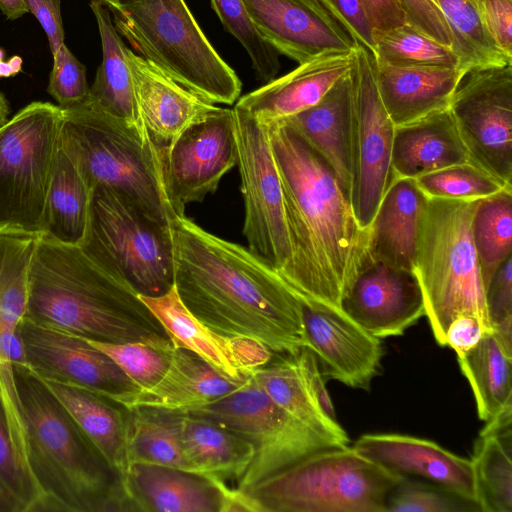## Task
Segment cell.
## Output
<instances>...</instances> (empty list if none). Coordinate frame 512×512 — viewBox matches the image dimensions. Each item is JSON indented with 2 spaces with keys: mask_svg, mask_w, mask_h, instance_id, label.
<instances>
[{
  "mask_svg": "<svg viewBox=\"0 0 512 512\" xmlns=\"http://www.w3.org/2000/svg\"><path fill=\"white\" fill-rule=\"evenodd\" d=\"M102 4H104L109 10L116 8L120 2V0H98Z\"/></svg>",
  "mask_w": 512,
  "mask_h": 512,
  "instance_id": "obj_59",
  "label": "cell"
},
{
  "mask_svg": "<svg viewBox=\"0 0 512 512\" xmlns=\"http://www.w3.org/2000/svg\"><path fill=\"white\" fill-rule=\"evenodd\" d=\"M415 181L428 198L475 200L509 188L471 162L421 175Z\"/></svg>",
  "mask_w": 512,
  "mask_h": 512,
  "instance_id": "obj_45",
  "label": "cell"
},
{
  "mask_svg": "<svg viewBox=\"0 0 512 512\" xmlns=\"http://www.w3.org/2000/svg\"><path fill=\"white\" fill-rule=\"evenodd\" d=\"M0 10L9 20H15L28 13L25 0H0Z\"/></svg>",
  "mask_w": 512,
  "mask_h": 512,
  "instance_id": "obj_55",
  "label": "cell"
},
{
  "mask_svg": "<svg viewBox=\"0 0 512 512\" xmlns=\"http://www.w3.org/2000/svg\"><path fill=\"white\" fill-rule=\"evenodd\" d=\"M14 376L43 512L129 511L121 477L42 379L25 363Z\"/></svg>",
  "mask_w": 512,
  "mask_h": 512,
  "instance_id": "obj_4",
  "label": "cell"
},
{
  "mask_svg": "<svg viewBox=\"0 0 512 512\" xmlns=\"http://www.w3.org/2000/svg\"><path fill=\"white\" fill-rule=\"evenodd\" d=\"M486 332L480 321L471 315H460L447 327L445 346L451 347L457 357H461L474 348Z\"/></svg>",
  "mask_w": 512,
  "mask_h": 512,
  "instance_id": "obj_53",
  "label": "cell"
},
{
  "mask_svg": "<svg viewBox=\"0 0 512 512\" xmlns=\"http://www.w3.org/2000/svg\"><path fill=\"white\" fill-rule=\"evenodd\" d=\"M22 68V59L13 56L8 62L0 61V77H12L18 74Z\"/></svg>",
  "mask_w": 512,
  "mask_h": 512,
  "instance_id": "obj_57",
  "label": "cell"
},
{
  "mask_svg": "<svg viewBox=\"0 0 512 512\" xmlns=\"http://www.w3.org/2000/svg\"><path fill=\"white\" fill-rule=\"evenodd\" d=\"M114 25L171 79L213 104L231 105L242 83L211 45L184 0H120Z\"/></svg>",
  "mask_w": 512,
  "mask_h": 512,
  "instance_id": "obj_8",
  "label": "cell"
},
{
  "mask_svg": "<svg viewBox=\"0 0 512 512\" xmlns=\"http://www.w3.org/2000/svg\"><path fill=\"white\" fill-rule=\"evenodd\" d=\"M91 194L77 167L59 146L42 235L61 243L82 245L88 231Z\"/></svg>",
  "mask_w": 512,
  "mask_h": 512,
  "instance_id": "obj_35",
  "label": "cell"
},
{
  "mask_svg": "<svg viewBox=\"0 0 512 512\" xmlns=\"http://www.w3.org/2000/svg\"><path fill=\"white\" fill-rule=\"evenodd\" d=\"M406 24L451 48L452 39L437 0H397Z\"/></svg>",
  "mask_w": 512,
  "mask_h": 512,
  "instance_id": "obj_49",
  "label": "cell"
},
{
  "mask_svg": "<svg viewBox=\"0 0 512 512\" xmlns=\"http://www.w3.org/2000/svg\"><path fill=\"white\" fill-rule=\"evenodd\" d=\"M291 246L281 278L303 298L341 308L366 258L362 230L330 165L293 128L269 126Z\"/></svg>",
  "mask_w": 512,
  "mask_h": 512,
  "instance_id": "obj_2",
  "label": "cell"
},
{
  "mask_svg": "<svg viewBox=\"0 0 512 512\" xmlns=\"http://www.w3.org/2000/svg\"><path fill=\"white\" fill-rule=\"evenodd\" d=\"M247 248L281 277L291 260L284 200L269 126L233 108Z\"/></svg>",
  "mask_w": 512,
  "mask_h": 512,
  "instance_id": "obj_12",
  "label": "cell"
},
{
  "mask_svg": "<svg viewBox=\"0 0 512 512\" xmlns=\"http://www.w3.org/2000/svg\"><path fill=\"white\" fill-rule=\"evenodd\" d=\"M223 27L247 51L257 77L268 83L280 70L278 52L258 33L242 0H210Z\"/></svg>",
  "mask_w": 512,
  "mask_h": 512,
  "instance_id": "obj_44",
  "label": "cell"
},
{
  "mask_svg": "<svg viewBox=\"0 0 512 512\" xmlns=\"http://www.w3.org/2000/svg\"><path fill=\"white\" fill-rule=\"evenodd\" d=\"M121 481L129 511L247 512L237 489L183 469L132 464Z\"/></svg>",
  "mask_w": 512,
  "mask_h": 512,
  "instance_id": "obj_21",
  "label": "cell"
},
{
  "mask_svg": "<svg viewBox=\"0 0 512 512\" xmlns=\"http://www.w3.org/2000/svg\"><path fill=\"white\" fill-rule=\"evenodd\" d=\"M375 56L358 44L352 68L354 96L350 135L349 203L362 230H368L392 183L395 125L380 99Z\"/></svg>",
  "mask_w": 512,
  "mask_h": 512,
  "instance_id": "obj_13",
  "label": "cell"
},
{
  "mask_svg": "<svg viewBox=\"0 0 512 512\" xmlns=\"http://www.w3.org/2000/svg\"><path fill=\"white\" fill-rule=\"evenodd\" d=\"M62 109L59 146L92 192L116 191L163 224L179 218L169 202L162 160L152 143L91 100Z\"/></svg>",
  "mask_w": 512,
  "mask_h": 512,
  "instance_id": "obj_5",
  "label": "cell"
},
{
  "mask_svg": "<svg viewBox=\"0 0 512 512\" xmlns=\"http://www.w3.org/2000/svg\"><path fill=\"white\" fill-rule=\"evenodd\" d=\"M28 10L36 17L46 33L53 57L64 44L61 0H25Z\"/></svg>",
  "mask_w": 512,
  "mask_h": 512,
  "instance_id": "obj_52",
  "label": "cell"
},
{
  "mask_svg": "<svg viewBox=\"0 0 512 512\" xmlns=\"http://www.w3.org/2000/svg\"><path fill=\"white\" fill-rule=\"evenodd\" d=\"M354 63V52L314 58L247 93L235 106L271 126L317 104Z\"/></svg>",
  "mask_w": 512,
  "mask_h": 512,
  "instance_id": "obj_24",
  "label": "cell"
},
{
  "mask_svg": "<svg viewBox=\"0 0 512 512\" xmlns=\"http://www.w3.org/2000/svg\"><path fill=\"white\" fill-rule=\"evenodd\" d=\"M0 512H22L18 501L0 481Z\"/></svg>",
  "mask_w": 512,
  "mask_h": 512,
  "instance_id": "obj_56",
  "label": "cell"
},
{
  "mask_svg": "<svg viewBox=\"0 0 512 512\" xmlns=\"http://www.w3.org/2000/svg\"><path fill=\"white\" fill-rule=\"evenodd\" d=\"M448 25L457 68L470 71L512 63L495 45L473 0H437Z\"/></svg>",
  "mask_w": 512,
  "mask_h": 512,
  "instance_id": "obj_39",
  "label": "cell"
},
{
  "mask_svg": "<svg viewBox=\"0 0 512 512\" xmlns=\"http://www.w3.org/2000/svg\"><path fill=\"white\" fill-rule=\"evenodd\" d=\"M237 164L233 109L217 107L186 128L162 158L164 185L177 217L213 194Z\"/></svg>",
  "mask_w": 512,
  "mask_h": 512,
  "instance_id": "obj_15",
  "label": "cell"
},
{
  "mask_svg": "<svg viewBox=\"0 0 512 512\" xmlns=\"http://www.w3.org/2000/svg\"><path fill=\"white\" fill-rule=\"evenodd\" d=\"M449 110L469 161L512 188V63L470 71Z\"/></svg>",
  "mask_w": 512,
  "mask_h": 512,
  "instance_id": "obj_14",
  "label": "cell"
},
{
  "mask_svg": "<svg viewBox=\"0 0 512 512\" xmlns=\"http://www.w3.org/2000/svg\"><path fill=\"white\" fill-rule=\"evenodd\" d=\"M134 94L149 139L162 158L182 132L218 106L127 49Z\"/></svg>",
  "mask_w": 512,
  "mask_h": 512,
  "instance_id": "obj_23",
  "label": "cell"
},
{
  "mask_svg": "<svg viewBox=\"0 0 512 512\" xmlns=\"http://www.w3.org/2000/svg\"><path fill=\"white\" fill-rule=\"evenodd\" d=\"M179 414L186 471L222 482L237 481L253 459V445L212 420Z\"/></svg>",
  "mask_w": 512,
  "mask_h": 512,
  "instance_id": "obj_33",
  "label": "cell"
},
{
  "mask_svg": "<svg viewBox=\"0 0 512 512\" xmlns=\"http://www.w3.org/2000/svg\"><path fill=\"white\" fill-rule=\"evenodd\" d=\"M472 389L478 417L487 422L512 406V351L494 333L485 334L468 353L457 357Z\"/></svg>",
  "mask_w": 512,
  "mask_h": 512,
  "instance_id": "obj_36",
  "label": "cell"
},
{
  "mask_svg": "<svg viewBox=\"0 0 512 512\" xmlns=\"http://www.w3.org/2000/svg\"><path fill=\"white\" fill-rule=\"evenodd\" d=\"M341 309L373 336H400L425 316L414 270L364 259L341 301Z\"/></svg>",
  "mask_w": 512,
  "mask_h": 512,
  "instance_id": "obj_19",
  "label": "cell"
},
{
  "mask_svg": "<svg viewBox=\"0 0 512 512\" xmlns=\"http://www.w3.org/2000/svg\"><path fill=\"white\" fill-rule=\"evenodd\" d=\"M478 201L428 198L420 221L414 272L425 316L440 346H445L448 325L460 315L476 317L493 333L471 232Z\"/></svg>",
  "mask_w": 512,
  "mask_h": 512,
  "instance_id": "obj_6",
  "label": "cell"
},
{
  "mask_svg": "<svg viewBox=\"0 0 512 512\" xmlns=\"http://www.w3.org/2000/svg\"><path fill=\"white\" fill-rule=\"evenodd\" d=\"M82 246L139 295L159 296L174 285L172 227L116 191L92 190Z\"/></svg>",
  "mask_w": 512,
  "mask_h": 512,
  "instance_id": "obj_9",
  "label": "cell"
},
{
  "mask_svg": "<svg viewBox=\"0 0 512 512\" xmlns=\"http://www.w3.org/2000/svg\"><path fill=\"white\" fill-rule=\"evenodd\" d=\"M353 96L351 69L317 104L281 121L293 128L324 158L334 171L347 197L350 189Z\"/></svg>",
  "mask_w": 512,
  "mask_h": 512,
  "instance_id": "obj_29",
  "label": "cell"
},
{
  "mask_svg": "<svg viewBox=\"0 0 512 512\" xmlns=\"http://www.w3.org/2000/svg\"><path fill=\"white\" fill-rule=\"evenodd\" d=\"M10 113L9 103L5 95L0 92V128L6 124L9 120L8 116Z\"/></svg>",
  "mask_w": 512,
  "mask_h": 512,
  "instance_id": "obj_58",
  "label": "cell"
},
{
  "mask_svg": "<svg viewBox=\"0 0 512 512\" xmlns=\"http://www.w3.org/2000/svg\"><path fill=\"white\" fill-rule=\"evenodd\" d=\"M299 298L307 348L314 353L324 379L369 390L382 370L381 339L367 332L341 308Z\"/></svg>",
  "mask_w": 512,
  "mask_h": 512,
  "instance_id": "obj_17",
  "label": "cell"
},
{
  "mask_svg": "<svg viewBox=\"0 0 512 512\" xmlns=\"http://www.w3.org/2000/svg\"><path fill=\"white\" fill-rule=\"evenodd\" d=\"M368 18L375 34H385L406 24L404 14L397 0H363Z\"/></svg>",
  "mask_w": 512,
  "mask_h": 512,
  "instance_id": "obj_54",
  "label": "cell"
},
{
  "mask_svg": "<svg viewBox=\"0 0 512 512\" xmlns=\"http://www.w3.org/2000/svg\"><path fill=\"white\" fill-rule=\"evenodd\" d=\"M261 37L299 64L353 53L358 43L321 0H242Z\"/></svg>",
  "mask_w": 512,
  "mask_h": 512,
  "instance_id": "obj_18",
  "label": "cell"
},
{
  "mask_svg": "<svg viewBox=\"0 0 512 512\" xmlns=\"http://www.w3.org/2000/svg\"><path fill=\"white\" fill-rule=\"evenodd\" d=\"M427 199L415 179L395 178L368 228L366 257L414 270L417 236Z\"/></svg>",
  "mask_w": 512,
  "mask_h": 512,
  "instance_id": "obj_28",
  "label": "cell"
},
{
  "mask_svg": "<svg viewBox=\"0 0 512 512\" xmlns=\"http://www.w3.org/2000/svg\"><path fill=\"white\" fill-rule=\"evenodd\" d=\"M485 301L493 333L512 351V256L500 265L486 286Z\"/></svg>",
  "mask_w": 512,
  "mask_h": 512,
  "instance_id": "obj_48",
  "label": "cell"
},
{
  "mask_svg": "<svg viewBox=\"0 0 512 512\" xmlns=\"http://www.w3.org/2000/svg\"><path fill=\"white\" fill-rule=\"evenodd\" d=\"M511 415L486 422L471 458L476 497L482 512H512Z\"/></svg>",
  "mask_w": 512,
  "mask_h": 512,
  "instance_id": "obj_34",
  "label": "cell"
},
{
  "mask_svg": "<svg viewBox=\"0 0 512 512\" xmlns=\"http://www.w3.org/2000/svg\"><path fill=\"white\" fill-rule=\"evenodd\" d=\"M19 336L25 364L41 377L79 385L108 398L138 389L107 354L81 336L26 317Z\"/></svg>",
  "mask_w": 512,
  "mask_h": 512,
  "instance_id": "obj_16",
  "label": "cell"
},
{
  "mask_svg": "<svg viewBox=\"0 0 512 512\" xmlns=\"http://www.w3.org/2000/svg\"><path fill=\"white\" fill-rule=\"evenodd\" d=\"M62 109L34 101L0 128V231L42 235Z\"/></svg>",
  "mask_w": 512,
  "mask_h": 512,
  "instance_id": "obj_10",
  "label": "cell"
},
{
  "mask_svg": "<svg viewBox=\"0 0 512 512\" xmlns=\"http://www.w3.org/2000/svg\"><path fill=\"white\" fill-rule=\"evenodd\" d=\"M83 338L107 354L138 389L150 388L162 378L170 365L175 348L173 344L159 345L146 342L116 344Z\"/></svg>",
  "mask_w": 512,
  "mask_h": 512,
  "instance_id": "obj_43",
  "label": "cell"
},
{
  "mask_svg": "<svg viewBox=\"0 0 512 512\" xmlns=\"http://www.w3.org/2000/svg\"><path fill=\"white\" fill-rule=\"evenodd\" d=\"M375 59L394 66L456 67L453 50L404 24L376 38Z\"/></svg>",
  "mask_w": 512,
  "mask_h": 512,
  "instance_id": "obj_41",
  "label": "cell"
},
{
  "mask_svg": "<svg viewBox=\"0 0 512 512\" xmlns=\"http://www.w3.org/2000/svg\"><path fill=\"white\" fill-rule=\"evenodd\" d=\"M404 477L346 445L318 451L239 492L249 512H386Z\"/></svg>",
  "mask_w": 512,
  "mask_h": 512,
  "instance_id": "obj_7",
  "label": "cell"
},
{
  "mask_svg": "<svg viewBox=\"0 0 512 512\" xmlns=\"http://www.w3.org/2000/svg\"><path fill=\"white\" fill-rule=\"evenodd\" d=\"M139 297L175 348L193 352L231 382H244L274 355L255 339L227 336L204 324L184 305L175 285L162 295Z\"/></svg>",
  "mask_w": 512,
  "mask_h": 512,
  "instance_id": "obj_20",
  "label": "cell"
},
{
  "mask_svg": "<svg viewBox=\"0 0 512 512\" xmlns=\"http://www.w3.org/2000/svg\"><path fill=\"white\" fill-rule=\"evenodd\" d=\"M249 441L253 459L237 480L238 491L318 451L337 447L278 406L250 375L223 397L191 410Z\"/></svg>",
  "mask_w": 512,
  "mask_h": 512,
  "instance_id": "obj_11",
  "label": "cell"
},
{
  "mask_svg": "<svg viewBox=\"0 0 512 512\" xmlns=\"http://www.w3.org/2000/svg\"><path fill=\"white\" fill-rule=\"evenodd\" d=\"M4 57V51L0 48V61L3 60Z\"/></svg>",
  "mask_w": 512,
  "mask_h": 512,
  "instance_id": "obj_60",
  "label": "cell"
},
{
  "mask_svg": "<svg viewBox=\"0 0 512 512\" xmlns=\"http://www.w3.org/2000/svg\"><path fill=\"white\" fill-rule=\"evenodd\" d=\"M239 384L224 378L193 352L174 348L167 371L155 385L110 399L126 409L186 413L223 397Z\"/></svg>",
  "mask_w": 512,
  "mask_h": 512,
  "instance_id": "obj_27",
  "label": "cell"
},
{
  "mask_svg": "<svg viewBox=\"0 0 512 512\" xmlns=\"http://www.w3.org/2000/svg\"><path fill=\"white\" fill-rule=\"evenodd\" d=\"M25 317L102 342L172 344L132 287L82 245L46 235L34 253Z\"/></svg>",
  "mask_w": 512,
  "mask_h": 512,
  "instance_id": "obj_3",
  "label": "cell"
},
{
  "mask_svg": "<svg viewBox=\"0 0 512 512\" xmlns=\"http://www.w3.org/2000/svg\"><path fill=\"white\" fill-rule=\"evenodd\" d=\"M375 73L380 99L395 126L449 108L464 78L456 67L394 66L377 60Z\"/></svg>",
  "mask_w": 512,
  "mask_h": 512,
  "instance_id": "obj_26",
  "label": "cell"
},
{
  "mask_svg": "<svg viewBox=\"0 0 512 512\" xmlns=\"http://www.w3.org/2000/svg\"><path fill=\"white\" fill-rule=\"evenodd\" d=\"M315 362L314 353L303 347L294 354H274L250 375L293 418L337 447L349 445L346 431L320 404L311 376Z\"/></svg>",
  "mask_w": 512,
  "mask_h": 512,
  "instance_id": "obj_25",
  "label": "cell"
},
{
  "mask_svg": "<svg viewBox=\"0 0 512 512\" xmlns=\"http://www.w3.org/2000/svg\"><path fill=\"white\" fill-rule=\"evenodd\" d=\"M40 235L0 231V346L25 317L30 270Z\"/></svg>",
  "mask_w": 512,
  "mask_h": 512,
  "instance_id": "obj_38",
  "label": "cell"
},
{
  "mask_svg": "<svg viewBox=\"0 0 512 512\" xmlns=\"http://www.w3.org/2000/svg\"><path fill=\"white\" fill-rule=\"evenodd\" d=\"M90 87L86 67L64 43L53 57L47 92L61 108H68L88 100Z\"/></svg>",
  "mask_w": 512,
  "mask_h": 512,
  "instance_id": "obj_47",
  "label": "cell"
},
{
  "mask_svg": "<svg viewBox=\"0 0 512 512\" xmlns=\"http://www.w3.org/2000/svg\"><path fill=\"white\" fill-rule=\"evenodd\" d=\"M470 162L449 108L395 126L392 147L394 178L421 175Z\"/></svg>",
  "mask_w": 512,
  "mask_h": 512,
  "instance_id": "obj_30",
  "label": "cell"
},
{
  "mask_svg": "<svg viewBox=\"0 0 512 512\" xmlns=\"http://www.w3.org/2000/svg\"><path fill=\"white\" fill-rule=\"evenodd\" d=\"M463 511H479V509L443 489L410 477H404L395 487L386 505V512Z\"/></svg>",
  "mask_w": 512,
  "mask_h": 512,
  "instance_id": "obj_46",
  "label": "cell"
},
{
  "mask_svg": "<svg viewBox=\"0 0 512 512\" xmlns=\"http://www.w3.org/2000/svg\"><path fill=\"white\" fill-rule=\"evenodd\" d=\"M356 42L375 54V34L363 0H321Z\"/></svg>",
  "mask_w": 512,
  "mask_h": 512,
  "instance_id": "obj_50",
  "label": "cell"
},
{
  "mask_svg": "<svg viewBox=\"0 0 512 512\" xmlns=\"http://www.w3.org/2000/svg\"><path fill=\"white\" fill-rule=\"evenodd\" d=\"M174 285L184 305L213 330L259 341L273 354L307 347L297 293L247 247L187 217L172 224Z\"/></svg>",
  "mask_w": 512,
  "mask_h": 512,
  "instance_id": "obj_1",
  "label": "cell"
},
{
  "mask_svg": "<svg viewBox=\"0 0 512 512\" xmlns=\"http://www.w3.org/2000/svg\"><path fill=\"white\" fill-rule=\"evenodd\" d=\"M0 481L22 512H43L44 495L29 467L0 397Z\"/></svg>",
  "mask_w": 512,
  "mask_h": 512,
  "instance_id": "obj_42",
  "label": "cell"
},
{
  "mask_svg": "<svg viewBox=\"0 0 512 512\" xmlns=\"http://www.w3.org/2000/svg\"><path fill=\"white\" fill-rule=\"evenodd\" d=\"M498 49L512 59V0H473Z\"/></svg>",
  "mask_w": 512,
  "mask_h": 512,
  "instance_id": "obj_51",
  "label": "cell"
},
{
  "mask_svg": "<svg viewBox=\"0 0 512 512\" xmlns=\"http://www.w3.org/2000/svg\"><path fill=\"white\" fill-rule=\"evenodd\" d=\"M39 377L67 409L110 467L122 477L128 467V410L107 396L85 387Z\"/></svg>",
  "mask_w": 512,
  "mask_h": 512,
  "instance_id": "obj_31",
  "label": "cell"
},
{
  "mask_svg": "<svg viewBox=\"0 0 512 512\" xmlns=\"http://www.w3.org/2000/svg\"><path fill=\"white\" fill-rule=\"evenodd\" d=\"M351 446L397 474L434 485L479 509L471 459L433 441L401 434H364Z\"/></svg>",
  "mask_w": 512,
  "mask_h": 512,
  "instance_id": "obj_22",
  "label": "cell"
},
{
  "mask_svg": "<svg viewBox=\"0 0 512 512\" xmlns=\"http://www.w3.org/2000/svg\"><path fill=\"white\" fill-rule=\"evenodd\" d=\"M127 410L128 466L147 464L186 470L181 441L180 414L152 408Z\"/></svg>",
  "mask_w": 512,
  "mask_h": 512,
  "instance_id": "obj_37",
  "label": "cell"
},
{
  "mask_svg": "<svg viewBox=\"0 0 512 512\" xmlns=\"http://www.w3.org/2000/svg\"><path fill=\"white\" fill-rule=\"evenodd\" d=\"M102 45V62L89 90V100L101 109L127 123L151 143L143 124L134 94L127 47L124 45L109 13L98 0H90Z\"/></svg>",
  "mask_w": 512,
  "mask_h": 512,
  "instance_id": "obj_32",
  "label": "cell"
},
{
  "mask_svg": "<svg viewBox=\"0 0 512 512\" xmlns=\"http://www.w3.org/2000/svg\"><path fill=\"white\" fill-rule=\"evenodd\" d=\"M471 232L486 288L500 265L512 256V188L479 199Z\"/></svg>",
  "mask_w": 512,
  "mask_h": 512,
  "instance_id": "obj_40",
  "label": "cell"
}]
</instances>
